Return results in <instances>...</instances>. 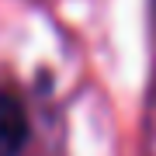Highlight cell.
<instances>
[{"mask_svg":"<svg viewBox=\"0 0 156 156\" xmlns=\"http://www.w3.org/2000/svg\"><path fill=\"white\" fill-rule=\"evenodd\" d=\"M28 139V118L11 94H0V156H21Z\"/></svg>","mask_w":156,"mask_h":156,"instance_id":"1","label":"cell"}]
</instances>
